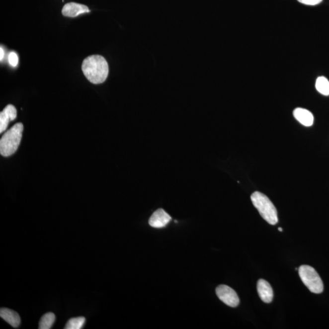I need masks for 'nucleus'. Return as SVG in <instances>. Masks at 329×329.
<instances>
[{"label": "nucleus", "instance_id": "f03ea898", "mask_svg": "<svg viewBox=\"0 0 329 329\" xmlns=\"http://www.w3.org/2000/svg\"><path fill=\"white\" fill-rule=\"evenodd\" d=\"M23 125L18 123L7 131L0 140V153L4 157H9L14 154L19 147Z\"/></svg>", "mask_w": 329, "mask_h": 329}, {"label": "nucleus", "instance_id": "423d86ee", "mask_svg": "<svg viewBox=\"0 0 329 329\" xmlns=\"http://www.w3.org/2000/svg\"><path fill=\"white\" fill-rule=\"evenodd\" d=\"M17 109L13 105L9 104L0 113V133L6 130L10 121L17 118Z\"/></svg>", "mask_w": 329, "mask_h": 329}, {"label": "nucleus", "instance_id": "9d476101", "mask_svg": "<svg viewBox=\"0 0 329 329\" xmlns=\"http://www.w3.org/2000/svg\"><path fill=\"white\" fill-rule=\"evenodd\" d=\"M294 117L305 126H311L314 124V115L309 110L303 108H296L293 111Z\"/></svg>", "mask_w": 329, "mask_h": 329}, {"label": "nucleus", "instance_id": "9b49d317", "mask_svg": "<svg viewBox=\"0 0 329 329\" xmlns=\"http://www.w3.org/2000/svg\"><path fill=\"white\" fill-rule=\"evenodd\" d=\"M0 317L13 328H17L20 325L21 320L19 315L13 310L1 308L0 310Z\"/></svg>", "mask_w": 329, "mask_h": 329}, {"label": "nucleus", "instance_id": "f257e3e1", "mask_svg": "<svg viewBox=\"0 0 329 329\" xmlns=\"http://www.w3.org/2000/svg\"><path fill=\"white\" fill-rule=\"evenodd\" d=\"M82 70L89 82L99 84L106 80L109 74V66L102 56L92 55L83 60Z\"/></svg>", "mask_w": 329, "mask_h": 329}, {"label": "nucleus", "instance_id": "1a4fd4ad", "mask_svg": "<svg viewBox=\"0 0 329 329\" xmlns=\"http://www.w3.org/2000/svg\"><path fill=\"white\" fill-rule=\"evenodd\" d=\"M257 291L261 301L265 303H271L273 299V290L270 284L265 280L260 279L257 282Z\"/></svg>", "mask_w": 329, "mask_h": 329}, {"label": "nucleus", "instance_id": "dca6fc26", "mask_svg": "<svg viewBox=\"0 0 329 329\" xmlns=\"http://www.w3.org/2000/svg\"><path fill=\"white\" fill-rule=\"evenodd\" d=\"M302 4L309 5V6H315L322 2L323 0H298Z\"/></svg>", "mask_w": 329, "mask_h": 329}, {"label": "nucleus", "instance_id": "0eeeda50", "mask_svg": "<svg viewBox=\"0 0 329 329\" xmlns=\"http://www.w3.org/2000/svg\"><path fill=\"white\" fill-rule=\"evenodd\" d=\"M171 220V217L164 210L160 209L156 210L150 218L149 224L155 228L165 227Z\"/></svg>", "mask_w": 329, "mask_h": 329}, {"label": "nucleus", "instance_id": "4468645a", "mask_svg": "<svg viewBox=\"0 0 329 329\" xmlns=\"http://www.w3.org/2000/svg\"><path fill=\"white\" fill-rule=\"evenodd\" d=\"M85 323V318L83 317L73 318L67 322L66 329H82Z\"/></svg>", "mask_w": 329, "mask_h": 329}, {"label": "nucleus", "instance_id": "20e7f679", "mask_svg": "<svg viewBox=\"0 0 329 329\" xmlns=\"http://www.w3.org/2000/svg\"><path fill=\"white\" fill-rule=\"evenodd\" d=\"M298 271L302 281L312 293L320 294L323 292V282L319 274L313 267L302 265L299 267Z\"/></svg>", "mask_w": 329, "mask_h": 329}, {"label": "nucleus", "instance_id": "f8f14e48", "mask_svg": "<svg viewBox=\"0 0 329 329\" xmlns=\"http://www.w3.org/2000/svg\"><path fill=\"white\" fill-rule=\"evenodd\" d=\"M315 87L318 92L323 95H329V82L327 78L320 77L317 78Z\"/></svg>", "mask_w": 329, "mask_h": 329}, {"label": "nucleus", "instance_id": "6e6552de", "mask_svg": "<svg viewBox=\"0 0 329 329\" xmlns=\"http://www.w3.org/2000/svg\"><path fill=\"white\" fill-rule=\"evenodd\" d=\"M90 12L88 7L85 5L77 3V2H69L64 5L62 13L63 15L69 17H76L82 13Z\"/></svg>", "mask_w": 329, "mask_h": 329}, {"label": "nucleus", "instance_id": "2eb2a0df", "mask_svg": "<svg viewBox=\"0 0 329 329\" xmlns=\"http://www.w3.org/2000/svg\"><path fill=\"white\" fill-rule=\"evenodd\" d=\"M8 60H9V64L12 67L17 66L18 63V58L17 54L14 52L10 53L9 56H8Z\"/></svg>", "mask_w": 329, "mask_h": 329}, {"label": "nucleus", "instance_id": "39448f33", "mask_svg": "<svg viewBox=\"0 0 329 329\" xmlns=\"http://www.w3.org/2000/svg\"><path fill=\"white\" fill-rule=\"evenodd\" d=\"M217 295L223 303L231 307H236L239 306L240 299L237 293L233 288L227 285L218 286L216 289Z\"/></svg>", "mask_w": 329, "mask_h": 329}, {"label": "nucleus", "instance_id": "a211bd4d", "mask_svg": "<svg viewBox=\"0 0 329 329\" xmlns=\"http://www.w3.org/2000/svg\"><path fill=\"white\" fill-rule=\"evenodd\" d=\"M278 229H279V231L280 232H282V231H283V229H282L281 228H279Z\"/></svg>", "mask_w": 329, "mask_h": 329}, {"label": "nucleus", "instance_id": "ddd939ff", "mask_svg": "<svg viewBox=\"0 0 329 329\" xmlns=\"http://www.w3.org/2000/svg\"><path fill=\"white\" fill-rule=\"evenodd\" d=\"M56 320L55 315L53 313H47L41 318L39 323V329H50L52 328Z\"/></svg>", "mask_w": 329, "mask_h": 329}, {"label": "nucleus", "instance_id": "f3484780", "mask_svg": "<svg viewBox=\"0 0 329 329\" xmlns=\"http://www.w3.org/2000/svg\"><path fill=\"white\" fill-rule=\"evenodd\" d=\"M0 53H1V55H0V59L2 61V58L4 57V50L2 49V47L0 48Z\"/></svg>", "mask_w": 329, "mask_h": 329}, {"label": "nucleus", "instance_id": "7ed1b4c3", "mask_svg": "<svg viewBox=\"0 0 329 329\" xmlns=\"http://www.w3.org/2000/svg\"><path fill=\"white\" fill-rule=\"evenodd\" d=\"M250 199L253 206L266 222L271 225L278 223L277 209L268 197L259 191H255L252 194Z\"/></svg>", "mask_w": 329, "mask_h": 329}]
</instances>
